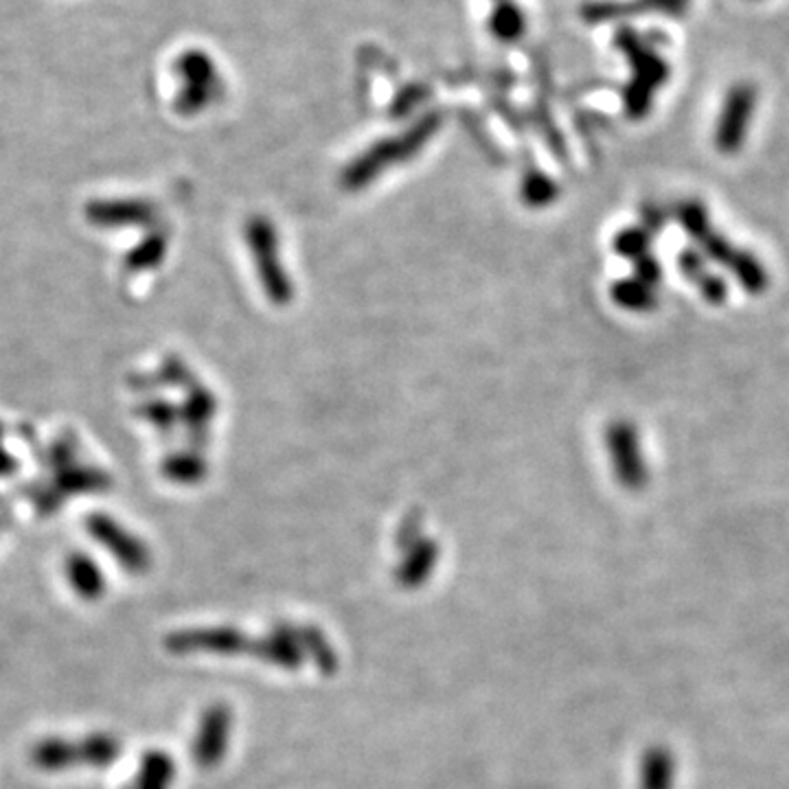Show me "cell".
<instances>
[{
	"label": "cell",
	"instance_id": "obj_1",
	"mask_svg": "<svg viewBox=\"0 0 789 789\" xmlns=\"http://www.w3.org/2000/svg\"><path fill=\"white\" fill-rule=\"evenodd\" d=\"M755 107H757V89L752 84L739 82L728 91L713 136L715 147L721 154H735L744 147Z\"/></svg>",
	"mask_w": 789,
	"mask_h": 789
},
{
	"label": "cell",
	"instance_id": "obj_2",
	"mask_svg": "<svg viewBox=\"0 0 789 789\" xmlns=\"http://www.w3.org/2000/svg\"><path fill=\"white\" fill-rule=\"evenodd\" d=\"M172 654H217V656H237L253 654L255 643L233 627H204L176 632L165 641Z\"/></svg>",
	"mask_w": 789,
	"mask_h": 789
},
{
	"label": "cell",
	"instance_id": "obj_3",
	"mask_svg": "<svg viewBox=\"0 0 789 789\" xmlns=\"http://www.w3.org/2000/svg\"><path fill=\"white\" fill-rule=\"evenodd\" d=\"M230 732L233 710L226 704H213L202 713L192 746V757L199 768L208 770L224 761L230 746Z\"/></svg>",
	"mask_w": 789,
	"mask_h": 789
},
{
	"label": "cell",
	"instance_id": "obj_4",
	"mask_svg": "<svg viewBox=\"0 0 789 789\" xmlns=\"http://www.w3.org/2000/svg\"><path fill=\"white\" fill-rule=\"evenodd\" d=\"M89 531L98 540L103 549H107L116 562L130 571V573H145L152 566V555L147 546L130 535L125 529H121L112 518L107 515H93L89 520Z\"/></svg>",
	"mask_w": 789,
	"mask_h": 789
},
{
	"label": "cell",
	"instance_id": "obj_5",
	"mask_svg": "<svg viewBox=\"0 0 789 789\" xmlns=\"http://www.w3.org/2000/svg\"><path fill=\"white\" fill-rule=\"evenodd\" d=\"M609 454L623 485L641 488L645 483V463L638 445V434L629 423H616L607 432Z\"/></svg>",
	"mask_w": 789,
	"mask_h": 789
},
{
	"label": "cell",
	"instance_id": "obj_6",
	"mask_svg": "<svg viewBox=\"0 0 789 789\" xmlns=\"http://www.w3.org/2000/svg\"><path fill=\"white\" fill-rule=\"evenodd\" d=\"M31 761L44 772H62L73 766H80V748L69 739L49 737L33 746Z\"/></svg>",
	"mask_w": 789,
	"mask_h": 789
},
{
	"label": "cell",
	"instance_id": "obj_7",
	"mask_svg": "<svg viewBox=\"0 0 789 789\" xmlns=\"http://www.w3.org/2000/svg\"><path fill=\"white\" fill-rule=\"evenodd\" d=\"M66 577L73 591L78 592L84 601H98L105 592V580L101 568L93 557L84 553H73L66 560Z\"/></svg>",
	"mask_w": 789,
	"mask_h": 789
},
{
	"label": "cell",
	"instance_id": "obj_8",
	"mask_svg": "<svg viewBox=\"0 0 789 789\" xmlns=\"http://www.w3.org/2000/svg\"><path fill=\"white\" fill-rule=\"evenodd\" d=\"M437 555H439V551L434 544H430V542L419 544L414 549V553L406 562L399 564V568L394 573L397 584L406 591L421 588L430 580L434 566H437Z\"/></svg>",
	"mask_w": 789,
	"mask_h": 789
},
{
	"label": "cell",
	"instance_id": "obj_9",
	"mask_svg": "<svg viewBox=\"0 0 789 789\" xmlns=\"http://www.w3.org/2000/svg\"><path fill=\"white\" fill-rule=\"evenodd\" d=\"M726 268L732 273V277L737 279V284H739L746 293H750V295H761V293L768 290V284H770L768 273H766L764 264H761L752 253L737 248L735 255H732V259H730V264H728Z\"/></svg>",
	"mask_w": 789,
	"mask_h": 789
},
{
	"label": "cell",
	"instance_id": "obj_10",
	"mask_svg": "<svg viewBox=\"0 0 789 789\" xmlns=\"http://www.w3.org/2000/svg\"><path fill=\"white\" fill-rule=\"evenodd\" d=\"M80 764L91 768H107L121 757V741L110 732H93L78 741Z\"/></svg>",
	"mask_w": 789,
	"mask_h": 789
},
{
	"label": "cell",
	"instance_id": "obj_11",
	"mask_svg": "<svg viewBox=\"0 0 789 789\" xmlns=\"http://www.w3.org/2000/svg\"><path fill=\"white\" fill-rule=\"evenodd\" d=\"M136 779L154 783L158 788L170 789L176 781V761L165 750H150L139 766Z\"/></svg>",
	"mask_w": 789,
	"mask_h": 789
},
{
	"label": "cell",
	"instance_id": "obj_12",
	"mask_svg": "<svg viewBox=\"0 0 789 789\" xmlns=\"http://www.w3.org/2000/svg\"><path fill=\"white\" fill-rule=\"evenodd\" d=\"M678 215V222L683 226V230L689 235L690 239L695 244H699L710 230H713V224H710V215L706 211V206L697 199H687L678 206L676 211Z\"/></svg>",
	"mask_w": 789,
	"mask_h": 789
},
{
	"label": "cell",
	"instance_id": "obj_13",
	"mask_svg": "<svg viewBox=\"0 0 789 789\" xmlns=\"http://www.w3.org/2000/svg\"><path fill=\"white\" fill-rule=\"evenodd\" d=\"M616 300L627 307V309H649L656 305V295L652 286L638 281V279H627L614 288Z\"/></svg>",
	"mask_w": 789,
	"mask_h": 789
},
{
	"label": "cell",
	"instance_id": "obj_14",
	"mask_svg": "<svg viewBox=\"0 0 789 789\" xmlns=\"http://www.w3.org/2000/svg\"><path fill=\"white\" fill-rule=\"evenodd\" d=\"M697 250L706 257V262H713V264H719V266H728L732 255H735V246L721 235V233H715L710 230L699 244H695Z\"/></svg>",
	"mask_w": 789,
	"mask_h": 789
},
{
	"label": "cell",
	"instance_id": "obj_15",
	"mask_svg": "<svg viewBox=\"0 0 789 789\" xmlns=\"http://www.w3.org/2000/svg\"><path fill=\"white\" fill-rule=\"evenodd\" d=\"M697 288H699V293H701V296L710 303V305H724L726 303V298H728V284L719 277V275H715V273H710V270H706L697 281H693Z\"/></svg>",
	"mask_w": 789,
	"mask_h": 789
},
{
	"label": "cell",
	"instance_id": "obj_16",
	"mask_svg": "<svg viewBox=\"0 0 789 789\" xmlns=\"http://www.w3.org/2000/svg\"><path fill=\"white\" fill-rule=\"evenodd\" d=\"M647 244H649V235L641 228H632V230H625L621 237H618V244L616 248L625 255V257H641L645 250H647Z\"/></svg>",
	"mask_w": 789,
	"mask_h": 789
},
{
	"label": "cell",
	"instance_id": "obj_17",
	"mask_svg": "<svg viewBox=\"0 0 789 789\" xmlns=\"http://www.w3.org/2000/svg\"><path fill=\"white\" fill-rule=\"evenodd\" d=\"M678 268L685 277H689L690 281H697L708 270L706 257L697 248H685L678 255Z\"/></svg>",
	"mask_w": 789,
	"mask_h": 789
},
{
	"label": "cell",
	"instance_id": "obj_18",
	"mask_svg": "<svg viewBox=\"0 0 789 789\" xmlns=\"http://www.w3.org/2000/svg\"><path fill=\"white\" fill-rule=\"evenodd\" d=\"M636 273H638V281L647 284V286H654V284H658V279H660V266H658V262L652 259V257L638 259Z\"/></svg>",
	"mask_w": 789,
	"mask_h": 789
},
{
	"label": "cell",
	"instance_id": "obj_19",
	"mask_svg": "<svg viewBox=\"0 0 789 789\" xmlns=\"http://www.w3.org/2000/svg\"><path fill=\"white\" fill-rule=\"evenodd\" d=\"M127 789H165V788H158V786H154V783H147V781H141V779H136L132 786Z\"/></svg>",
	"mask_w": 789,
	"mask_h": 789
}]
</instances>
